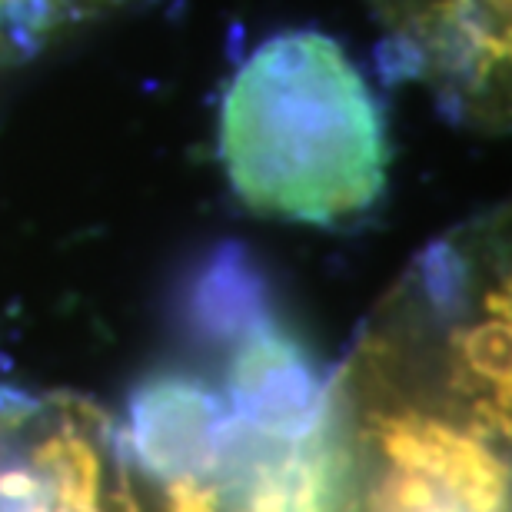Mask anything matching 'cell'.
<instances>
[{"label": "cell", "instance_id": "cell-1", "mask_svg": "<svg viewBox=\"0 0 512 512\" xmlns=\"http://www.w3.org/2000/svg\"><path fill=\"white\" fill-rule=\"evenodd\" d=\"M220 160L256 217L340 230L383 200L393 143L380 94L340 40L286 30L230 77Z\"/></svg>", "mask_w": 512, "mask_h": 512}, {"label": "cell", "instance_id": "cell-3", "mask_svg": "<svg viewBox=\"0 0 512 512\" xmlns=\"http://www.w3.org/2000/svg\"><path fill=\"white\" fill-rule=\"evenodd\" d=\"M137 4L143 0H0V70L30 64L77 30Z\"/></svg>", "mask_w": 512, "mask_h": 512}, {"label": "cell", "instance_id": "cell-2", "mask_svg": "<svg viewBox=\"0 0 512 512\" xmlns=\"http://www.w3.org/2000/svg\"><path fill=\"white\" fill-rule=\"evenodd\" d=\"M389 84H419L456 127L506 133L512 110L509 0H363Z\"/></svg>", "mask_w": 512, "mask_h": 512}]
</instances>
